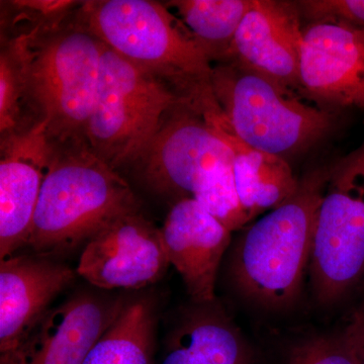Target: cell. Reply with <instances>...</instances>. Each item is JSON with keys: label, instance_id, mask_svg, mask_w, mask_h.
Masks as SVG:
<instances>
[{"label": "cell", "instance_id": "cell-15", "mask_svg": "<svg viewBox=\"0 0 364 364\" xmlns=\"http://www.w3.org/2000/svg\"><path fill=\"white\" fill-rule=\"evenodd\" d=\"M173 265L193 304L215 303V282L231 232L193 198L176 200L161 228Z\"/></svg>", "mask_w": 364, "mask_h": 364}, {"label": "cell", "instance_id": "cell-6", "mask_svg": "<svg viewBox=\"0 0 364 364\" xmlns=\"http://www.w3.org/2000/svg\"><path fill=\"white\" fill-rule=\"evenodd\" d=\"M181 98L166 80L105 45L86 145L112 168L131 165Z\"/></svg>", "mask_w": 364, "mask_h": 364}, {"label": "cell", "instance_id": "cell-22", "mask_svg": "<svg viewBox=\"0 0 364 364\" xmlns=\"http://www.w3.org/2000/svg\"><path fill=\"white\" fill-rule=\"evenodd\" d=\"M14 16L11 26H16L14 35L35 28H51L65 23L82 6L83 1L71 0H18L9 1Z\"/></svg>", "mask_w": 364, "mask_h": 364}, {"label": "cell", "instance_id": "cell-11", "mask_svg": "<svg viewBox=\"0 0 364 364\" xmlns=\"http://www.w3.org/2000/svg\"><path fill=\"white\" fill-rule=\"evenodd\" d=\"M57 146L43 124L1 136L0 260L28 243L33 215Z\"/></svg>", "mask_w": 364, "mask_h": 364}, {"label": "cell", "instance_id": "cell-3", "mask_svg": "<svg viewBox=\"0 0 364 364\" xmlns=\"http://www.w3.org/2000/svg\"><path fill=\"white\" fill-rule=\"evenodd\" d=\"M141 212L130 184L87 147H57L26 246L53 259L87 243L117 218Z\"/></svg>", "mask_w": 364, "mask_h": 364}, {"label": "cell", "instance_id": "cell-2", "mask_svg": "<svg viewBox=\"0 0 364 364\" xmlns=\"http://www.w3.org/2000/svg\"><path fill=\"white\" fill-rule=\"evenodd\" d=\"M330 166L310 170L289 200L246 228L229 263L232 284L244 299L267 309L287 308L301 293L310 265L316 215Z\"/></svg>", "mask_w": 364, "mask_h": 364}, {"label": "cell", "instance_id": "cell-5", "mask_svg": "<svg viewBox=\"0 0 364 364\" xmlns=\"http://www.w3.org/2000/svg\"><path fill=\"white\" fill-rule=\"evenodd\" d=\"M215 100L242 140L287 160L310 149L334 127V114L299 102L267 79L231 63L213 66Z\"/></svg>", "mask_w": 364, "mask_h": 364}, {"label": "cell", "instance_id": "cell-23", "mask_svg": "<svg viewBox=\"0 0 364 364\" xmlns=\"http://www.w3.org/2000/svg\"><path fill=\"white\" fill-rule=\"evenodd\" d=\"M286 364H356L341 333L336 336H313L289 348Z\"/></svg>", "mask_w": 364, "mask_h": 364}, {"label": "cell", "instance_id": "cell-14", "mask_svg": "<svg viewBox=\"0 0 364 364\" xmlns=\"http://www.w3.org/2000/svg\"><path fill=\"white\" fill-rule=\"evenodd\" d=\"M186 97L229 148L237 191L250 222L263 212L279 207L296 193L299 179L289 162L256 149L237 135L215 100L210 82L193 88Z\"/></svg>", "mask_w": 364, "mask_h": 364}, {"label": "cell", "instance_id": "cell-19", "mask_svg": "<svg viewBox=\"0 0 364 364\" xmlns=\"http://www.w3.org/2000/svg\"><path fill=\"white\" fill-rule=\"evenodd\" d=\"M253 0H172L169 9L188 28L210 63L226 60Z\"/></svg>", "mask_w": 364, "mask_h": 364}, {"label": "cell", "instance_id": "cell-10", "mask_svg": "<svg viewBox=\"0 0 364 364\" xmlns=\"http://www.w3.org/2000/svg\"><path fill=\"white\" fill-rule=\"evenodd\" d=\"M128 299L83 291L51 308L1 364H82Z\"/></svg>", "mask_w": 364, "mask_h": 364}, {"label": "cell", "instance_id": "cell-8", "mask_svg": "<svg viewBox=\"0 0 364 364\" xmlns=\"http://www.w3.org/2000/svg\"><path fill=\"white\" fill-rule=\"evenodd\" d=\"M230 161L232 155L226 144L189 98L182 95L131 165L155 195L179 200L193 198L212 170Z\"/></svg>", "mask_w": 364, "mask_h": 364}, {"label": "cell", "instance_id": "cell-18", "mask_svg": "<svg viewBox=\"0 0 364 364\" xmlns=\"http://www.w3.org/2000/svg\"><path fill=\"white\" fill-rule=\"evenodd\" d=\"M157 306L150 296L128 299L82 364H152Z\"/></svg>", "mask_w": 364, "mask_h": 364}, {"label": "cell", "instance_id": "cell-1", "mask_svg": "<svg viewBox=\"0 0 364 364\" xmlns=\"http://www.w3.org/2000/svg\"><path fill=\"white\" fill-rule=\"evenodd\" d=\"M7 41L20 59L32 124H44L57 147L87 146L86 131L97 100L105 45L75 16Z\"/></svg>", "mask_w": 364, "mask_h": 364}, {"label": "cell", "instance_id": "cell-20", "mask_svg": "<svg viewBox=\"0 0 364 364\" xmlns=\"http://www.w3.org/2000/svg\"><path fill=\"white\" fill-rule=\"evenodd\" d=\"M193 198L231 233L250 223L239 198L232 161L212 170L200 182Z\"/></svg>", "mask_w": 364, "mask_h": 364}, {"label": "cell", "instance_id": "cell-13", "mask_svg": "<svg viewBox=\"0 0 364 364\" xmlns=\"http://www.w3.org/2000/svg\"><path fill=\"white\" fill-rule=\"evenodd\" d=\"M304 26L296 2L253 0L223 63H231L293 92L301 90Z\"/></svg>", "mask_w": 364, "mask_h": 364}, {"label": "cell", "instance_id": "cell-17", "mask_svg": "<svg viewBox=\"0 0 364 364\" xmlns=\"http://www.w3.org/2000/svg\"><path fill=\"white\" fill-rule=\"evenodd\" d=\"M160 364H255L238 328L215 303L195 304L169 330Z\"/></svg>", "mask_w": 364, "mask_h": 364}, {"label": "cell", "instance_id": "cell-12", "mask_svg": "<svg viewBox=\"0 0 364 364\" xmlns=\"http://www.w3.org/2000/svg\"><path fill=\"white\" fill-rule=\"evenodd\" d=\"M301 90L331 107L364 111V28L316 21L304 26Z\"/></svg>", "mask_w": 364, "mask_h": 364}, {"label": "cell", "instance_id": "cell-4", "mask_svg": "<svg viewBox=\"0 0 364 364\" xmlns=\"http://www.w3.org/2000/svg\"><path fill=\"white\" fill-rule=\"evenodd\" d=\"M102 44L181 95L210 82L213 66L182 21L152 0L83 1L75 14Z\"/></svg>", "mask_w": 364, "mask_h": 364}, {"label": "cell", "instance_id": "cell-25", "mask_svg": "<svg viewBox=\"0 0 364 364\" xmlns=\"http://www.w3.org/2000/svg\"><path fill=\"white\" fill-rule=\"evenodd\" d=\"M341 334L350 347L356 364H364V309L352 314Z\"/></svg>", "mask_w": 364, "mask_h": 364}, {"label": "cell", "instance_id": "cell-24", "mask_svg": "<svg viewBox=\"0 0 364 364\" xmlns=\"http://www.w3.org/2000/svg\"><path fill=\"white\" fill-rule=\"evenodd\" d=\"M296 4L309 23L337 21L364 28V0H303Z\"/></svg>", "mask_w": 364, "mask_h": 364}, {"label": "cell", "instance_id": "cell-7", "mask_svg": "<svg viewBox=\"0 0 364 364\" xmlns=\"http://www.w3.org/2000/svg\"><path fill=\"white\" fill-rule=\"evenodd\" d=\"M309 267L314 291L325 305L343 299L364 279V139L330 166Z\"/></svg>", "mask_w": 364, "mask_h": 364}, {"label": "cell", "instance_id": "cell-16", "mask_svg": "<svg viewBox=\"0 0 364 364\" xmlns=\"http://www.w3.org/2000/svg\"><path fill=\"white\" fill-rule=\"evenodd\" d=\"M74 279L70 267L50 258L13 255L0 260V358L18 348Z\"/></svg>", "mask_w": 364, "mask_h": 364}, {"label": "cell", "instance_id": "cell-21", "mask_svg": "<svg viewBox=\"0 0 364 364\" xmlns=\"http://www.w3.org/2000/svg\"><path fill=\"white\" fill-rule=\"evenodd\" d=\"M25 83L20 59L9 41L2 43L0 54V133L1 136L28 127L25 109Z\"/></svg>", "mask_w": 364, "mask_h": 364}, {"label": "cell", "instance_id": "cell-9", "mask_svg": "<svg viewBox=\"0 0 364 364\" xmlns=\"http://www.w3.org/2000/svg\"><path fill=\"white\" fill-rule=\"evenodd\" d=\"M170 265L161 229L141 212L124 215L97 232L76 272L102 289H140L162 279Z\"/></svg>", "mask_w": 364, "mask_h": 364}]
</instances>
